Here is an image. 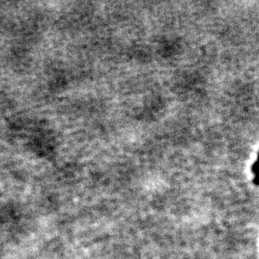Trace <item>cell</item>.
I'll return each instance as SVG.
<instances>
[]
</instances>
